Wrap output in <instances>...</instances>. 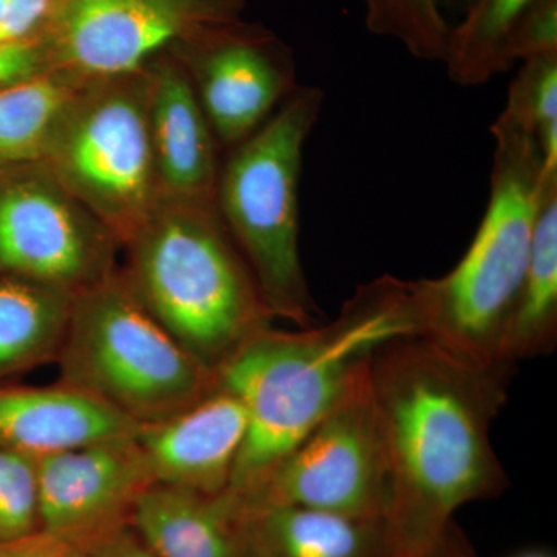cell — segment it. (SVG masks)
Returning a JSON list of instances; mask_svg holds the SVG:
<instances>
[{
    "instance_id": "cell-4",
    "label": "cell",
    "mask_w": 557,
    "mask_h": 557,
    "mask_svg": "<svg viewBox=\"0 0 557 557\" xmlns=\"http://www.w3.org/2000/svg\"><path fill=\"white\" fill-rule=\"evenodd\" d=\"M490 200L474 239L445 276L410 282L420 336L458 357L487 366L500 361L505 329L525 277L545 186L536 137L498 115ZM515 369V368H509Z\"/></svg>"
},
{
    "instance_id": "cell-3",
    "label": "cell",
    "mask_w": 557,
    "mask_h": 557,
    "mask_svg": "<svg viewBox=\"0 0 557 557\" xmlns=\"http://www.w3.org/2000/svg\"><path fill=\"white\" fill-rule=\"evenodd\" d=\"M120 276L172 339L219 373L273 327L218 203L160 200L121 249Z\"/></svg>"
},
{
    "instance_id": "cell-21",
    "label": "cell",
    "mask_w": 557,
    "mask_h": 557,
    "mask_svg": "<svg viewBox=\"0 0 557 557\" xmlns=\"http://www.w3.org/2000/svg\"><path fill=\"white\" fill-rule=\"evenodd\" d=\"M536 0H471L463 21L450 27L443 64L460 87H479L507 72L505 40L512 25Z\"/></svg>"
},
{
    "instance_id": "cell-18",
    "label": "cell",
    "mask_w": 557,
    "mask_h": 557,
    "mask_svg": "<svg viewBox=\"0 0 557 557\" xmlns=\"http://www.w3.org/2000/svg\"><path fill=\"white\" fill-rule=\"evenodd\" d=\"M75 295L0 274V380L57 362Z\"/></svg>"
},
{
    "instance_id": "cell-11",
    "label": "cell",
    "mask_w": 557,
    "mask_h": 557,
    "mask_svg": "<svg viewBox=\"0 0 557 557\" xmlns=\"http://www.w3.org/2000/svg\"><path fill=\"white\" fill-rule=\"evenodd\" d=\"M172 50L189 75L219 145L226 149L255 134L298 87L292 50L244 21Z\"/></svg>"
},
{
    "instance_id": "cell-28",
    "label": "cell",
    "mask_w": 557,
    "mask_h": 557,
    "mask_svg": "<svg viewBox=\"0 0 557 557\" xmlns=\"http://www.w3.org/2000/svg\"><path fill=\"white\" fill-rule=\"evenodd\" d=\"M72 545L38 533L0 545V557H65Z\"/></svg>"
},
{
    "instance_id": "cell-2",
    "label": "cell",
    "mask_w": 557,
    "mask_h": 557,
    "mask_svg": "<svg viewBox=\"0 0 557 557\" xmlns=\"http://www.w3.org/2000/svg\"><path fill=\"white\" fill-rule=\"evenodd\" d=\"M420 336L410 282L361 285L338 317L298 332L270 327L219 372L247 409L248 428L225 496L251 494L332 409L381 347Z\"/></svg>"
},
{
    "instance_id": "cell-33",
    "label": "cell",
    "mask_w": 557,
    "mask_h": 557,
    "mask_svg": "<svg viewBox=\"0 0 557 557\" xmlns=\"http://www.w3.org/2000/svg\"><path fill=\"white\" fill-rule=\"evenodd\" d=\"M440 2V0H438ZM454 2L463 3L465 7H468L471 3V0H454Z\"/></svg>"
},
{
    "instance_id": "cell-25",
    "label": "cell",
    "mask_w": 557,
    "mask_h": 557,
    "mask_svg": "<svg viewBox=\"0 0 557 557\" xmlns=\"http://www.w3.org/2000/svg\"><path fill=\"white\" fill-rule=\"evenodd\" d=\"M557 54V0H536L512 25L504 47L507 69L516 61Z\"/></svg>"
},
{
    "instance_id": "cell-13",
    "label": "cell",
    "mask_w": 557,
    "mask_h": 557,
    "mask_svg": "<svg viewBox=\"0 0 557 557\" xmlns=\"http://www.w3.org/2000/svg\"><path fill=\"white\" fill-rule=\"evenodd\" d=\"M247 428L244 403L219 383L182 412L139 426L135 442L153 483L219 497L228 490Z\"/></svg>"
},
{
    "instance_id": "cell-14",
    "label": "cell",
    "mask_w": 557,
    "mask_h": 557,
    "mask_svg": "<svg viewBox=\"0 0 557 557\" xmlns=\"http://www.w3.org/2000/svg\"><path fill=\"white\" fill-rule=\"evenodd\" d=\"M149 134L160 200L215 203L219 141L185 67L171 53L149 64Z\"/></svg>"
},
{
    "instance_id": "cell-32",
    "label": "cell",
    "mask_w": 557,
    "mask_h": 557,
    "mask_svg": "<svg viewBox=\"0 0 557 557\" xmlns=\"http://www.w3.org/2000/svg\"><path fill=\"white\" fill-rule=\"evenodd\" d=\"M7 5H9V0H0V17L5 13Z\"/></svg>"
},
{
    "instance_id": "cell-30",
    "label": "cell",
    "mask_w": 557,
    "mask_h": 557,
    "mask_svg": "<svg viewBox=\"0 0 557 557\" xmlns=\"http://www.w3.org/2000/svg\"><path fill=\"white\" fill-rule=\"evenodd\" d=\"M65 557H89L86 555V553L83 552V549L70 547L67 555Z\"/></svg>"
},
{
    "instance_id": "cell-5",
    "label": "cell",
    "mask_w": 557,
    "mask_h": 557,
    "mask_svg": "<svg viewBox=\"0 0 557 557\" xmlns=\"http://www.w3.org/2000/svg\"><path fill=\"white\" fill-rule=\"evenodd\" d=\"M322 106L319 87H296L255 134L230 149L215 196L220 218L247 260L271 317L299 329L319 324L322 317L299 252L304 149Z\"/></svg>"
},
{
    "instance_id": "cell-24",
    "label": "cell",
    "mask_w": 557,
    "mask_h": 557,
    "mask_svg": "<svg viewBox=\"0 0 557 557\" xmlns=\"http://www.w3.org/2000/svg\"><path fill=\"white\" fill-rule=\"evenodd\" d=\"M38 531V457L0 449V545Z\"/></svg>"
},
{
    "instance_id": "cell-1",
    "label": "cell",
    "mask_w": 557,
    "mask_h": 557,
    "mask_svg": "<svg viewBox=\"0 0 557 557\" xmlns=\"http://www.w3.org/2000/svg\"><path fill=\"white\" fill-rule=\"evenodd\" d=\"M512 370L475 364L423 336L370 359L395 556L428 557L457 509L507 490L491 428Z\"/></svg>"
},
{
    "instance_id": "cell-31",
    "label": "cell",
    "mask_w": 557,
    "mask_h": 557,
    "mask_svg": "<svg viewBox=\"0 0 557 557\" xmlns=\"http://www.w3.org/2000/svg\"><path fill=\"white\" fill-rule=\"evenodd\" d=\"M516 557H553V556L548 555V553H544V552H527V553H522V555H519Z\"/></svg>"
},
{
    "instance_id": "cell-12",
    "label": "cell",
    "mask_w": 557,
    "mask_h": 557,
    "mask_svg": "<svg viewBox=\"0 0 557 557\" xmlns=\"http://www.w3.org/2000/svg\"><path fill=\"white\" fill-rule=\"evenodd\" d=\"M153 485L135 435L38 458L39 531L75 548L129 525Z\"/></svg>"
},
{
    "instance_id": "cell-9",
    "label": "cell",
    "mask_w": 557,
    "mask_h": 557,
    "mask_svg": "<svg viewBox=\"0 0 557 557\" xmlns=\"http://www.w3.org/2000/svg\"><path fill=\"white\" fill-rule=\"evenodd\" d=\"M370 359L317 426L251 494L239 500L223 496L231 507L295 505L355 518H384L387 469Z\"/></svg>"
},
{
    "instance_id": "cell-16",
    "label": "cell",
    "mask_w": 557,
    "mask_h": 557,
    "mask_svg": "<svg viewBox=\"0 0 557 557\" xmlns=\"http://www.w3.org/2000/svg\"><path fill=\"white\" fill-rule=\"evenodd\" d=\"M237 557H397L384 518L295 505L231 507Z\"/></svg>"
},
{
    "instance_id": "cell-27",
    "label": "cell",
    "mask_w": 557,
    "mask_h": 557,
    "mask_svg": "<svg viewBox=\"0 0 557 557\" xmlns=\"http://www.w3.org/2000/svg\"><path fill=\"white\" fill-rule=\"evenodd\" d=\"M79 549L89 557H159L139 541L129 525L116 528Z\"/></svg>"
},
{
    "instance_id": "cell-7",
    "label": "cell",
    "mask_w": 557,
    "mask_h": 557,
    "mask_svg": "<svg viewBox=\"0 0 557 557\" xmlns=\"http://www.w3.org/2000/svg\"><path fill=\"white\" fill-rule=\"evenodd\" d=\"M149 65L76 89L42 160L121 242L159 205L149 134Z\"/></svg>"
},
{
    "instance_id": "cell-17",
    "label": "cell",
    "mask_w": 557,
    "mask_h": 557,
    "mask_svg": "<svg viewBox=\"0 0 557 557\" xmlns=\"http://www.w3.org/2000/svg\"><path fill=\"white\" fill-rule=\"evenodd\" d=\"M129 527L159 557H237L233 518L222 496L153 483L135 500Z\"/></svg>"
},
{
    "instance_id": "cell-23",
    "label": "cell",
    "mask_w": 557,
    "mask_h": 557,
    "mask_svg": "<svg viewBox=\"0 0 557 557\" xmlns=\"http://www.w3.org/2000/svg\"><path fill=\"white\" fill-rule=\"evenodd\" d=\"M502 115L533 134L545 172H557V54L522 62Z\"/></svg>"
},
{
    "instance_id": "cell-10",
    "label": "cell",
    "mask_w": 557,
    "mask_h": 557,
    "mask_svg": "<svg viewBox=\"0 0 557 557\" xmlns=\"http://www.w3.org/2000/svg\"><path fill=\"white\" fill-rule=\"evenodd\" d=\"M121 249L46 161L0 163V274L76 296L119 271Z\"/></svg>"
},
{
    "instance_id": "cell-6",
    "label": "cell",
    "mask_w": 557,
    "mask_h": 557,
    "mask_svg": "<svg viewBox=\"0 0 557 557\" xmlns=\"http://www.w3.org/2000/svg\"><path fill=\"white\" fill-rule=\"evenodd\" d=\"M57 364L61 383L139 426L182 412L219 384V373L190 357L139 306L120 269L75 296Z\"/></svg>"
},
{
    "instance_id": "cell-19",
    "label": "cell",
    "mask_w": 557,
    "mask_h": 557,
    "mask_svg": "<svg viewBox=\"0 0 557 557\" xmlns=\"http://www.w3.org/2000/svg\"><path fill=\"white\" fill-rule=\"evenodd\" d=\"M557 344V177L545 186L530 262L500 346L509 368L552 354Z\"/></svg>"
},
{
    "instance_id": "cell-8",
    "label": "cell",
    "mask_w": 557,
    "mask_h": 557,
    "mask_svg": "<svg viewBox=\"0 0 557 557\" xmlns=\"http://www.w3.org/2000/svg\"><path fill=\"white\" fill-rule=\"evenodd\" d=\"M245 0H51L36 38L49 72L134 75L182 44L242 21Z\"/></svg>"
},
{
    "instance_id": "cell-29",
    "label": "cell",
    "mask_w": 557,
    "mask_h": 557,
    "mask_svg": "<svg viewBox=\"0 0 557 557\" xmlns=\"http://www.w3.org/2000/svg\"><path fill=\"white\" fill-rule=\"evenodd\" d=\"M428 557H478V555L469 545L465 534L453 522L446 528L445 533Z\"/></svg>"
},
{
    "instance_id": "cell-22",
    "label": "cell",
    "mask_w": 557,
    "mask_h": 557,
    "mask_svg": "<svg viewBox=\"0 0 557 557\" xmlns=\"http://www.w3.org/2000/svg\"><path fill=\"white\" fill-rule=\"evenodd\" d=\"M362 3L370 33L401 44L417 60L445 62L450 25L438 0H362Z\"/></svg>"
},
{
    "instance_id": "cell-15",
    "label": "cell",
    "mask_w": 557,
    "mask_h": 557,
    "mask_svg": "<svg viewBox=\"0 0 557 557\" xmlns=\"http://www.w3.org/2000/svg\"><path fill=\"white\" fill-rule=\"evenodd\" d=\"M138 428L61 381L51 386L0 387V449L40 458L132 437Z\"/></svg>"
},
{
    "instance_id": "cell-26",
    "label": "cell",
    "mask_w": 557,
    "mask_h": 557,
    "mask_svg": "<svg viewBox=\"0 0 557 557\" xmlns=\"http://www.w3.org/2000/svg\"><path fill=\"white\" fill-rule=\"evenodd\" d=\"M47 72L46 54L36 36L20 42L0 44V89Z\"/></svg>"
},
{
    "instance_id": "cell-20",
    "label": "cell",
    "mask_w": 557,
    "mask_h": 557,
    "mask_svg": "<svg viewBox=\"0 0 557 557\" xmlns=\"http://www.w3.org/2000/svg\"><path fill=\"white\" fill-rule=\"evenodd\" d=\"M76 81L47 72L0 89V163L42 160L76 89Z\"/></svg>"
}]
</instances>
